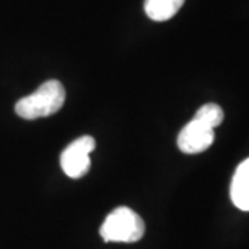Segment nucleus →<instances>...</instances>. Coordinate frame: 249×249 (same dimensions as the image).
Wrapping results in <instances>:
<instances>
[{
	"instance_id": "obj_1",
	"label": "nucleus",
	"mask_w": 249,
	"mask_h": 249,
	"mask_svg": "<svg viewBox=\"0 0 249 249\" xmlns=\"http://www.w3.org/2000/svg\"><path fill=\"white\" fill-rule=\"evenodd\" d=\"M65 103V89L60 80L50 79L42 83L27 97L18 100L16 112L18 116L32 121L58 112Z\"/></svg>"
},
{
	"instance_id": "obj_2",
	"label": "nucleus",
	"mask_w": 249,
	"mask_h": 249,
	"mask_svg": "<svg viewBox=\"0 0 249 249\" xmlns=\"http://www.w3.org/2000/svg\"><path fill=\"white\" fill-rule=\"evenodd\" d=\"M145 226L130 208L119 206L106 217L100 235L107 242H137L142 238Z\"/></svg>"
},
{
	"instance_id": "obj_3",
	"label": "nucleus",
	"mask_w": 249,
	"mask_h": 249,
	"mask_svg": "<svg viewBox=\"0 0 249 249\" xmlns=\"http://www.w3.org/2000/svg\"><path fill=\"white\" fill-rule=\"evenodd\" d=\"M96 148V142L91 136H82L70 142L62 151L61 168L71 178H83L90 169V154Z\"/></svg>"
},
{
	"instance_id": "obj_4",
	"label": "nucleus",
	"mask_w": 249,
	"mask_h": 249,
	"mask_svg": "<svg viewBox=\"0 0 249 249\" xmlns=\"http://www.w3.org/2000/svg\"><path fill=\"white\" fill-rule=\"evenodd\" d=\"M214 142V129H211L193 118L180 130L178 147L184 154H199L208 150Z\"/></svg>"
},
{
	"instance_id": "obj_5",
	"label": "nucleus",
	"mask_w": 249,
	"mask_h": 249,
	"mask_svg": "<svg viewBox=\"0 0 249 249\" xmlns=\"http://www.w3.org/2000/svg\"><path fill=\"white\" fill-rule=\"evenodd\" d=\"M232 204L244 212H249V158L241 162L234 172L230 186Z\"/></svg>"
},
{
	"instance_id": "obj_6",
	"label": "nucleus",
	"mask_w": 249,
	"mask_h": 249,
	"mask_svg": "<svg viewBox=\"0 0 249 249\" xmlns=\"http://www.w3.org/2000/svg\"><path fill=\"white\" fill-rule=\"evenodd\" d=\"M184 0H145L144 11L152 21H168L176 16Z\"/></svg>"
},
{
	"instance_id": "obj_7",
	"label": "nucleus",
	"mask_w": 249,
	"mask_h": 249,
	"mask_svg": "<svg viewBox=\"0 0 249 249\" xmlns=\"http://www.w3.org/2000/svg\"><path fill=\"white\" fill-rule=\"evenodd\" d=\"M194 119L199 121L201 124H204L205 126H208L211 129H214V127H217L223 122L224 112H223V109L217 104L209 103V104L202 106L196 111Z\"/></svg>"
}]
</instances>
